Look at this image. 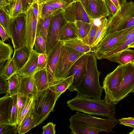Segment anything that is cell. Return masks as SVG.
Listing matches in <instances>:
<instances>
[{"mask_svg":"<svg viewBox=\"0 0 134 134\" xmlns=\"http://www.w3.org/2000/svg\"><path fill=\"white\" fill-rule=\"evenodd\" d=\"M106 59L124 65L131 62L134 59V50L125 49L107 57Z\"/></svg>","mask_w":134,"mask_h":134,"instance_id":"603a6c76","label":"cell"},{"mask_svg":"<svg viewBox=\"0 0 134 134\" xmlns=\"http://www.w3.org/2000/svg\"><path fill=\"white\" fill-rule=\"evenodd\" d=\"M7 81L9 86V91L6 95L12 96L17 94L19 92L20 87V76L16 73L9 78Z\"/></svg>","mask_w":134,"mask_h":134,"instance_id":"1f68e13d","label":"cell"},{"mask_svg":"<svg viewBox=\"0 0 134 134\" xmlns=\"http://www.w3.org/2000/svg\"><path fill=\"white\" fill-rule=\"evenodd\" d=\"M33 77L38 91L48 89L56 81L49 76L46 68L36 72Z\"/></svg>","mask_w":134,"mask_h":134,"instance_id":"ffe728a7","label":"cell"},{"mask_svg":"<svg viewBox=\"0 0 134 134\" xmlns=\"http://www.w3.org/2000/svg\"><path fill=\"white\" fill-rule=\"evenodd\" d=\"M10 24L11 23L8 16L3 11L0 9V25L5 30L11 39L10 32Z\"/></svg>","mask_w":134,"mask_h":134,"instance_id":"f35d334b","label":"cell"},{"mask_svg":"<svg viewBox=\"0 0 134 134\" xmlns=\"http://www.w3.org/2000/svg\"><path fill=\"white\" fill-rule=\"evenodd\" d=\"M34 97H28L26 103L21 111L17 122V131L23 121L34 112Z\"/></svg>","mask_w":134,"mask_h":134,"instance_id":"4316f807","label":"cell"},{"mask_svg":"<svg viewBox=\"0 0 134 134\" xmlns=\"http://www.w3.org/2000/svg\"><path fill=\"white\" fill-rule=\"evenodd\" d=\"M109 13L111 15H114L118 9L115 6L110 0H105Z\"/></svg>","mask_w":134,"mask_h":134,"instance_id":"c3c4849f","label":"cell"},{"mask_svg":"<svg viewBox=\"0 0 134 134\" xmlns=\"http://www.w3.org/2000/svg\"><path fill=\"white\" fill-rule=\"evenodd\" d=\"M31 7L36 18L38 20L40 15L39 4L35 3L32 5Z\"/></svg>","mask_w":134,"mask_h":134,"instance_id":"db71d44e","label":"cell"},{"mask_svg":"<svg viewBox=\"0 0 134 134\" xmlns=\"http://www.w3.org/2000/svg\"><path fill=\"white\" fill-rule=\"evenodd\" d=\"M120 124L132 127L134 129V118H123L119 119Z\"/></svg>","mask_w":134,"mask_h":134,"instance_id":"7dc6e473","label":"cell"},{"mask_svg":"<svg viewBox=\"0 0 134 134\" xmlns=\"http://www.w3.org/2000/svg\"><path fill=\"white\" fill-rule=\"evenodd\" d=\"M36 3H38V0H35Z\"/></svg>","mask_w":134,"mask_h":134,"instance_id":"94428289","label":"cell"},{"mask_svg":"<svg viewBox=\"0 0 134 134\" xmlns=\"http://www.w3.org/2000/svg\"><path fill=\"white\" fill-rule=\"evenodd\" d=\"M61 1L64 2L69 4H70L72 3L78 1V0H60Z\"/></svg>","mask_w":134,"mask_h":134,"instance_id":"6f0895ef","label":"cell"},{"mask_svg":"<svg viewBox=\"0 0 134 134\" xmlns=\"http://www.w3.org/2000/svg\"><path fill=\"white\" fill-rule=\"evenodd\" d=\"M31 50L27 46L24 45L14 51L12 58L18 70L25 64L30 57Z\"/></svg>","mask_w":134,"mask_h":134,"instance_id":"cb8c5ba5","label":"cell"},{"mask_svg":"<svg viewBox=\"0 0 134 134\" xmlns=\"http://www.w3.org/2000/svg\"><path fill=\"white\" fill-rule=\"evenodd\" d=\"M82 4L90 18L89 0H78Z\"/></svg>","mask_w":134,"mask_h":134,"instance_id":"f5cc1de1","label":"cell"},{"mask_svg":"<svg viewBox=\"0 0 134 134\" xmlns=\"http://www.w3.org/2000/svg\"><path fill=\"white\" fill-rule=\"evenodd\" d=\"M34 50L36 52L40 53H46V42L41 37L36 38L34 43Z\"/></svg>","mask_w":134,"mask_h":134,"instance_id":"ab89813d","label":"cell"},{"mask_svg":"<svg viewBox=\"0 0 134 134\" xmlns=\"http://www.w3.org/2000/svg\"><path fill=\"white\" fill-rule=\"evenodd\" d=\"M114 4L118 10L120 7V0H110Z\"/></svg>","mask_w":134,"mask_h":134,"instance_id":"9f6ffc18","label":"cell"},{"mask_svg":"<svg viewBox=\"0 0 134 134\" xmlns=\"http://www.w3.org/2000/svg\"><path fill=\"white\" fill-rule=\"evenodd\" d=\"M108 19L106 34L124 28L128 21L134 17V2L120 0V7Z\"/></svg>","mask_w":134,"mask_h":134,"instance_id":"5b68a950","label":"cell"},{"mask_svg":"<svg viewBox=\"0 0 134 134\" xmlns=\"http://www.w3.org/2000/svg\"><path fill=\"white\" fill-rule=\"evenodd\" d=\"M71 133L98 134L100 132H113V128L119 120L115 117L102 118L77 111L69 119Z\"/></svg>","mask_w":134,"mask_h":134,"instance_id":"6da1fadb","label":"cell"},{"mask_svg":"<svg viewBox=\"0 0 134 134\" xmlns=\"http://www.w3.org/2000/svg\"><path fill=\"white\" fill-rule=\"evenodd\" d=\"M60 96L48 88L38 91L34 100V113L37 118V126L42 123L53 111L56 102Z\"/></svg>","mask_w":134,"mask_h":134,"instance_id":"277c9868","label":"cell"},{"mask_svg":"<svg viewBox=\"0 0 134 134\" xmlns=\"http://www.w3.org/2000/svg\"><path fill=\"white\" fill-rule=\"evenodd\" d=\"M92 26L88 34L84 37L81 38L83 42L88 45L92 46L99 26L95 25L92 22Z\"/></svg>","mask_w":134,"mask_h":134,"instance_id":"74e56055","label":"cell"},{"mask_svg":"<svg viewBox=\"0 0 134 134\" xmlns=\"http://www.w3.org/2000/svg\"><path fill=\"white\" fill-rule=\"evenodd\" d=\"M128 47L129 48H134V41Z\"/></svg>","mask_w":134,"mask_h":134,"instance_id":"680465c9","label":"cell"},{"mask_svg":"<svg viewBox=\"0 0 134 134\" xmlns=\"http://www.w3.org/2000/svg\"><path fill=\"white\" fill-rule=\"evenodd\" d=\"M47 60V55L46 53L39 54L35 72L46 68Z\"/></svg>","mask_w":134,"mask_h":134,"instance_id":"b9f144b4","label":"cell"},{"mask_svg":"<svg viewBox=\"0 0 134 134\" xmlns=\"http://www.w3.org/2000/svg\"></svg>","mask_w":134,"mask_h":134,"instance_id":"03108f58","label":"cell"},{"mask_svg":"<svg viewBox=\"0 0 134 134\" xmlns=\"http://www.w3.org/2000/svg\"><path fill=\"white\" fill-rule=\"evenodd\" d=\"M68 22L65 17L63 9L56 11L50 16L46 42L47 55L59 41V37L60 30Z\"/></svg>","mask_w":134,"mask_h":134,"instance_id":"ba28073f","label":"cell"},{"mask_svg":"<svg viewBox=\"0 0 134 134\" xmlns=\"http://www.w3.org/2000/svg\"><path fill=\"white\" fill-rule=\"evenodd\" d=\"M17 97L18 111L17 122L18 120L20 113L26 103L28 98V97L23 95L19 93H17Z\"/></svg>","mask_w":134,"mask_h":134,"instance_id":"60d3db41","label":"cell"},{"mask_svg":"<svg viewBox=\"0 0 134 134\" xmlns=\"http://www.w3.org/2000/svg\"><path fill=\"white\" fill-rule=\"evenodd\" d=\"M0 9L7 15L11 23L23 12L21 0H0Z\"/></svg>","mask_w":134,"mask_h":134,"instance_id":"9a60e30c","label":"cell"},{"mask_svg":"<svg viewBox=\"0 0 134 134\" xmlns=\"http://www.w3.org/2000/svg\"><path fill=\"white\" fill-rule=\"evenodd\" d=\"M12 96L5 95L0 99V124H9Z\"/></svg>","mask_w":134,"mask_h":134,"instance_id":"44dd1931","label":"cell"},{"mask_svg":"<svg viewBox=\"0 0 134 134\" xmlns=\"http://www.w3.org/2000/svg\"><path fill=\"white\" fill-rule=\"evenodd\" d=\"M12 102L9 119L10 124L17 128V94L12 96Z\"/></svg>","mask_w":134,"mask_h":134,"instance_id":"d590c367","label":"cell"},{"mask_svg":"<svg viewBox=\"0 0 134 134\" xmlns=\"http://www.w3.org/2000/svg\"><path fill=\"white\" fill-rule=\"evenodd\" d=\"M42 1L45 2L59 9H64L70 5L60 0H43Z\"/></svg>","mask_w":134,"mask_h":134,"instance_id":"7bdbcfd3","label":"cell"},{"mask_svg":"<svg viewBox=\"0 0 134 134\" xmlns=\"http://www.w3.org/2000/svg\"><path fill=\"white\" fill-rule=\"evenodd\" d=\"M123 67L122 81L106 101L108 103L116 104L134 89V65L130 62L123 65Z\"/></svg>","mask_w":134,"mask_h":134,"instance_id":"8992f818","label":"cell"},{"mask_svg":"<svg viewBox=\"0 0 134 134\" xmlns=\"http://www.w3.org/2000/svg\"><path fill=\"white\" fill-rule=\"evenodd\" d=\"M56 124L53 122H49L42 127L43 134H55L56 133Z\"/></svg>","mask_w":134,"mask_h":134,"instance_id":"ee69618b","label":"cell"},{"mask_svg":"<svg viewBox=\"0 0 134 134\" xmlns=\"http://www.w3.org/2000/svg\"><path fill=\"white\" fill-rule=\"evenodd\" d=\"M134 36V26L133 29L128 33L124 36L118 42L116 45L112 49L121 45L124 42L130 38Z\"/></svg>","mask_w":134,"mask_h":134,"instance_id":"bcb514c9","label":"cell"},{"mask_svg":"<svg viewBox=\"0 0 134 134\" xmlns=\"http://www.w3.org/2000/svg\"><path fill=\"white\" fill-rule=\"evenodd\" d=\"M37 119L34 112L24 119L20 124L17 132L19 134L26 133L37 126Z\"/></svg>","mask_w":134,"mask_h":134,"instance_id":"f546056e","label":"cell"},{"mask_svg":"<svg viewBox=\"0 0 134 134\" xmlns=\"http://www.w3.org/2000/svg\"><path fill=\"white\" fill-rule=\"evenodd\" d=\"M74 23L80 38L84 37L88 34L92 26L91 23L81 21H77Z\"/></svg>","mask_w":134,"mask_h":134,"instance_id":"e575fe53","label":"cell"},{"mask_svg":"<svg viewBox=\"0 0 134 134\" xmlns=\"http://www.w3.org/2000/svg\"><path fill=\"white\" fill-rule=\"evenodd\" d=\"M134 25V17L131 18L127 22L124 29L130 27Z\"/></svg>","mask_w":134,"mask_h":134,"instance_id":"11a10c76","label":"cell"},{"mask_svg":"<svg viewBox=\"0 0 134 134\" xmlns=\"http://www.w3.org/2000/svg\"><path fill=\"white\" fill-rule=\"evenodd\" d=\"M62 44V42L59 41L47 55V63L46 68L49 76L55 81L54 74Z\"/></svg>","mask_w":134,"mask_h":134,"instance_id":"2e32d148","label":"cell"},{"mask_svg":"<svg viewBox=\"0 0 134 134\" xmlns=\"http://www.w3.org/2000/svg\"><path fill=\"white\" fill-rule=\"evenodd\" d=\"M87 62L85 76L76 91V96L101 99L103 90L99 81L100 72L97 66V58L93 52L87 53Z\"/></svg>","mask_w":134,"mask_h":134,"instance_id":"7a4b0ae2","label":"cell"},{"mask_svg":"<svg viewBox=\"0 0 134 134\" xmlns=\"http://www.w3.org/2000/svg\"></svg>","mask_w":134,"mask_h":134,"instance_id":"e7e4bbea","label":"cell"},{"mask_svg":"<svg viewBox=\"0 0 134 134\" xmlns=\"http://www.w3.org/2000/svg\"><path fill=\"white\" fill-rule=\"evenodd\" d=\"M89 2L91 19H100L110 15L105 0H89Z\"/></svg>","mask_w":134,"mask_h":134,"instance_id":"e0dca14e","label":"cell"},{"mask_svg":"<svg viewBox=\"0 0 134 134\" xmlns=\"http://www.w3.org/2000/svg\"><path fill=\"white\" fill-rule=\"evenodd\" d=\"M9 91L8 81L3 77L0 76V94L7 93Z\"/></svg>","mask_w":134,"mask_h":134,"instance_id":"f6af8a7d","label":"cell"},{"mask_svg":"<svg viewBox=\"0 0 134 134\" xmlns=\"http://www.w3.org/2000/svg\"><path fill=\"white\" fill-rule=\"evenodd\" d=\"M39 18L42 19L50 16L54 12L59 10L44 1H42L39 4Z\"/></svg>","mask_w":134,"mask_h":134,"instance_id":"836d02e7","label":"cell"},{"mask_svg":"<svg viewBox=\"0 0 134 134\" xmlns=\"http://www.w3.org/2000/svg\"><path fill=\"white\" fill-rule=\"evenodd\" d=\"M0 36L2 39V41L4 42L10 37L8 34L4 29L0 25Z\"/></svg>","mask_w":134,"mask_h":134,"instance_id":"816d5d0a","label":"cell"},{"mask_svg":"<svg viewBox=\"0 0 134 134\" xmlns=\"http://www.w3.org/2000/svg\"><path fill=\"white\" fill-rule=\"evenodd\" d=\"M38 92L33 76H20V83L19 92L23 96L34 97Z\"/></svg>","mask_w":134,"mask_h":134,"instance_id":"ac0fdd59","label":"cell"},{"mask_svg":"<svg viewBox=\"0 0 134 134\" xmlns=\"http://www.w3.org/2000/svg\"><path fill=\"white\" fill-rule=\"evenodd\" d=\"M50 16L44 19L39 18L38 21L36 38L41 37L46 42L49 28Z\"/></svg>","mask_w":134,"mask_h":134,"instance_id":"f1b7e54d","label":"cell"},{"mask_svg":"<svg viewBox=\"0 0 134 134\" xmlns=\"http://www.w3.org/2000/svg\"><path fill=\"white\" fill-rule=\"evenodd\" d=\"M133 63L134 65V59L132 61V62H131Z\"/></svg>","mask_w":134,"mask_h":134,"instance_id":"6125c7cd","label":"cell"},{"mask_svg":"<svg viewBox=\"0 0 134 134\" xmlns=\"http://www.w3.org/2000/svg\"><path fill=\"white\" fill-rule=\"evenodd\" d=\"M88 57L87 53L81 57L75 62L69 70L68 77L74 75L73 82L68 88L71 92L76 91L85 76Z\"/></svg>","mask_w":134,"mask_h":134,"instance_id":"8fae6325","label":"cell"},{"mask_svg":"<svg viewBox=\"0 0 134 134\" xmlns=\"http://www.w3.org/2000/svg\"><path fill=\"white\" fill-rule=\"evenodd\" d=\"M40 53L32 49L29 58L24 65L18 70L16 73L20 76H33L36 72Z\"/></svg>","mask_w":134,"mask_h":134,"instance_id":"d6986e66","label":"cell"},{"mask_svg":"<svg viewBox=\"0 0 134 134\" xmlns=\"http://www.w3.org/2000/svg\"><path fill=\"white\" fill-rule=\"evenodd\" d=\"M63 10L65 17L68 22L75 23L77 21H81L91 23L92 19L78 1L72 3Z\"/></svg>","mask_w":134,"mask_h":134,"instance_id":"7c38bea8","label":"cell"},{"mask_svg":"<svg viewBox=\"0 0 134 134\" xmlns=\"http://www.w3.org/2000/svg\"><path fill=\"white\" fill-rule=\"evenodd\" d=\"M67 106L72 111L84 113L112 118L116 114L115 106L101 99L85 98L76 96L68 100Z\"/></svg>","mask_w":134,"mask_h":134,"instance_id":"3957f363","label":"cell"},{"mask_svg":"<svg viewBox=\"0 0 134 134\" xmlns=\"http://www.w3.org/2000/svg\"><path fill=\"white\" fill-rule=\"evenodd\" d=\"M108 19L106 18L102 19L101 23L96 35L92 47L96 46L104 38L107 33Z\"/></svg>","mask_w":134,"mask_h":134,"instance_id":"d6a6232c","label":"cell"},{"mask_svg":"<svg viewBox=\"0 0 134 134\" xmlns=\"http://www.w3.org/2000/svg\"><path fill=\"white\" fill-rule=\"evenodd\" d=\"M13 52V47L9 43H5L0 40V69L4 65L5 62L11 59Z\"/></svg>","mask_w":134,"mask_h":134,"instance_id":"83f0119b","label":"cell"},{"mask_svg":"<svg viewBox=\"0 0 134 134\" xmlns=\"http://www.w3.org/2000/svg\"><path fill=\"white\" fill-rule=\"evenodd\" d=\"M134 26V25L129 28L106 35L99 44L94 48L93 52L96 58L101 59L102 57L113 49L121 38L130 32Z\"/></svg>","mask_w":134,"mask_h":134,"instance_id":"9c48e42d","label":"cell"},{"mask_svg":"<svg viewBox=\"0 0 134 134\" xmlns=\"http://www.w3.org/2000/svg\"><path fill=\"white\" fill-rule=\"evenodd\" d=\"M134 41V36L130 38L121 45L107 53L101 58V59H106L107 57L121 51L129 48V46Z\"/></svg>","mask_w":134,"mask_h":134,"instance_id":"8d00e7d4","label":"cell"},{"mask_svg":"<svg viewBox=\"0 0 134 134\" xmlns=\"http://www.w3.org/2000/svg\"><path fill=\"white\" fill-rule=\"evenodd\" d=\"M26 15L25 44L31 50L33 49L36 38L38 20L31 7L25 12Z\"/></svg>","mask_w":134,"mask_h":134,"instance_id":"5bb4252c","label":"cell"},{"mask_svg":"<svg viewBox=\"0 0 134 134\" xmlns=\"http://www.w3.org/2000/svg\"><path fill=\"white\" fill-rule=\"evenodd\" d=\"M14 128H16L10 124H0V134H4L8 133L11 131Z\"/></svg>","mask_w":134,"mask_h":134,"instance_id":"f907efd6","label":"cell"},{"mask_svg":"<svg viewBox=\"0 0 134 134\" xmlns=\"http://www.w3.org/2000/svg\"><path fill=\"white\" fill-rule=\"evenodd\" d=\"M22 9L23 12H25L36 3L35 0H21Z\"/></svg>","mask_w":134,"mask_h":134,"instance_id":"681fc988","label":"cell"},{"mask_svg":"<svg viewBox=\"0 0 134 134\" xmlns=\"http://www.w3.org/2000/svg\"><path fill=\"white\" fill-rule=\"evenodd\" d=\"M60 41L79 53L86 54L93 51L94 48L85 43L80 38H74Z\"/></svg>","mask_w":134,"mask_h":134,"instance_id":"7402d4cb","label":"cell"},{"mask_svg":"<svg viewBox=\"0 0 134 134\" xmlns=\"http://www.w3.org/2000/svg\"><path fill=\"white\" fill-rule=\"evenodd\" d=\"M38 4H40L42 0H38Z\"/></svg>","mask_w":134,"mask_h":134,"instance_id":"91938a15","label":"cell"},{"mask_svg":"<svg viewBox=\"0 0 134 134\" xmlns=\"http://www.w3.org/2000/svg\"><path fill=\"white\" fill-rule=\"evenodd\" d=\"M18 69L12 58L7 60L3 66L0 69V76L8 80L16 73Z\"/></svg>","mask_w":134,"mask_h":134,"instance_id":"4dcf8cb0","label":"cell"},{"mask_svg":"<svg viewBox=\"0 0 134 134\" xmlns=\"http://www.w3.org/2000/svg\"><path fill=\"white\" fill-rule=\"evenodd\" d=\"M132 92H133V93H134V90L133 91H132Z\"/></svg>","mask_w":134,"mask_h":134,"instance_id":"be15d7a7","label":"cell"},{"mask_svg":"<svg viewBox=\"0 0 134 134\" xmlns=\"http://www.w3.org/2000/svg\"><path fill=\"white\" fill-rule=\"evenodd\" d=\"M62 44L60 54L54 74L56 81L67 77L69 70L74 63L79 58L85 54L76 52Z\"/></svg>","mask_w":134,"mask_h":134,"instance_id":"52a82bcc","label":"cell"},{"mask_svg":"<svg viewBox=\"0 0 134 134\" xmlns=\"http://www.w3.org/2000/svg\"><path fill=\"white\" fill-rule=\"evenodd\" d=\"M77 38H80L74 23L68 21L60 30L59 41Z\"/></svg>","mask_w":134,"mask_h":134,"instance_id":"484cf974","label":"cell"},{"mask_svg":"<svg viewBox=\"0 0 134 134\" xmlns=\"http://www.w3.org/2000/svg\"><path fill=\"white\" fill-rule=\"evenodd\" d=\"M123 65H120L105 77L102 87L105 93L104 99L105 101L121 84L123 80Z\"/></svg>","mask_w":134,"mask_h":134,"instance_id":"4fadbf2b","label":"cell"},{"mask_svg":"<svg viewBox=\"0 0 134 134\" xmlns=\"http://www.w3.org/2000/svg\"><path fill=\"white\" fill-rule=\"evenodd\" d=\"M26 15L22 13L11 23L10 32L14 51L25 45Z\"/></svg>","mask_w":134,"mask_h":134,"instance_id":"30bf717a","label":"cell"},{"mask_svg":"<svg viewBox=\"0 0 134 134\" xmlns=\"http://www.w3.org/2000/svg\"><path fill=\"white\" fill-rule=\"evenodd\" d=\"M74 77V75H72L64 79L56 81L49 86L48 89L52 92L61 95L72 84Z\"/></svg>","mask_w":134,"mask_h":134,"instance_id":"d4e9b609","label":"cell"}]
</instances>
